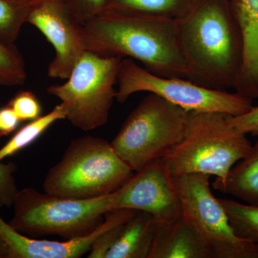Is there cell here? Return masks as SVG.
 <instances>
[{
	"label": "cell",
	"mask_w": 258,
	"mask_h": 258,
	"mask_svg": "<svg viewBox=\"0 0 258 258\" xmlns=\"http://www.w3.org/2000/svg\"><path fill=\"white\" fill-rule=\"evenodd\" d=\"M187 80L211 89L235 88L243 62V40L230 0H198L177 20Z\"/></svg>",
	"instance_id": "cell-1"
},
{
	"label": "cell",
	"mask_w": 258,
	"mask_h": 258,
	"mask_svg": "<svg viewBox=\"0 0 258 258\" xmlns=\"http://www.w3.org/2000/svg\"><path fill=\"white\" fill-rule=\"evenodd\" d=\"M86 50L135 59L157 76L187 79L177 20L103 11L83 23Z\"/></svg>",
	"instance_id": "cell-2"
},
{
	"label": "cell",
	"mask_w": 258,
	"mask_h": 258,
	"mask_svg": "<svg viewBox=\"0 0 258 258\" xmlns=\"http://www.w3.org/2000/svg\"><path fill=\"white\" fill-rule=\"evenodd\" d=\"M228 115L189 111L183 139L161 160L171 176L202 173L216 176L213 188L225 182L232 166L248 155L247 135L232 128Z\"/></svg>",
	"instance_id": "cell-3"
},
{
	"label": "cell",
	"mask_w": 258,
	"mask_h": 258,
	"mask_svg": "<svg viewBox=\"0 0 258 258\" xmlns=\"http://www.w3.org/2000/svg\"><path fill=\"white\" fill-rule=\"evenodd\" d=\"M134 174L110 142L88 136L71 142L47 173L42 188L54 196L90 200L115 192Z\"/></svg>",
	"instance_id": "cell-4"
},
{
	"label": "cell",
	"mask_w": 258,
	"mask_h": 258,
	"mask_svg": "<svg viewBox=\"0 0 258 258\" xmlns=\"http://www.w3.org/2000/svg\"><path fill=\"white\" fill-rule=\"evenodd\" d=\"M118 191L90 200H74L40 192L32 187L19 190L9 224L33 238L56 235L64 240L92 233L105 215L118 210Z\"/></svg>",
	"instance_id": "cell-5"
},
{
	"label": "cell",
	"mask_w": 258,
	"mask_h": 258,
	"mask_svg": "<svg viewBox=\"0 0 258 258\" xmlns=\"http://www.w3.org/2000/svg\"><path fill=\"white\" fill-rule=\"evenodd\" d=\"M189 111L149 93L125 119L111 142L134 171L161 159L181 142Z\"/></svg>",
	"instance_id": "cell-6"
},
{
	"label": "cell",
	"mask_w": 258,
	"mask_h": 258,
	"mask_svg": "<svg viewBox=\"0 0 258 258\" xmlns=\"http://www.w3.org/2000/svg\"><path fill=\"white\" fill-rule=\"evenodd\" d=\"M123 59L86 50L67 82L47 88L48 94L60 100L66 118L76 128L88 132L108 122Z\"/></svg>",
	"instance_id": "cell-7"
},
{
	"label": "cell",
	"mask_w": 258,
	"mask_h": 258,
	"mask_svg": "<svg viewBox=\"0 0 258 258\" xmlns=\"http://www.w3.org/2000/svg\"><path fill=\"white\" fill-rule=\"evenodd\" d=\"M139 92L154 93L187 111L217 112L235 116L252 107V101L238 93L203 87L181 78L157 76L133 59L123 58L118 71L115 100L123 103Z\"/></svg>",
	"instance_id": "cell-8"
},
{
	"label": "cell",
	"mask_w": 258,
	"mask_h": 258,
	"mask_svg": "<svg viewBox=\"0 0 258 258\" xmlns=\"http://www.w3.org/2000/svg\"><path fill=\"white\" fill-rule=\"evenodd\" d=\"M171 177L182 216L206 241L211 258H258V244L240 238L231 227L220 199L210 189V175L189 173Z\"/></svg>",
	"instance_id": "cell-9"
},
{
	"label": "cell",
	"mask_w": 258,
	"mask_h": 258,
	"mask_svg": "<svg viewBox=\"0 0 258 258\" xmlns=\"http://www.w3.org/2000/svg\"><path fill=\"white\" fill-rule=\"evenodd\" d=\"M27 23L38 29L55 49V57L47 70L49 77L69 79L86 51L82 22L63 0H48L34 4Z\"/></svg>",
	"instance_id": "cell-10"
},
{
	"label": "cell",
	"mask_w": 258,
	"mask_h": 258,
	"mask_svg": "<svg viewBox=\"0 0 258 258\" xmlns=\"http://www.w3.org/2000/svg\"><path fill=\"white\" fill-rule=\"evenodd\" d=\"M118 191V209L149 212L160 223L182 216L179 196L161 159L137 171Z\"/></svg>",
	"instance_id": "cell-11"
},
{
	"label": "cell",
	"mask_w": 258,
	"mask_h": 258,
	"mask_svg": "<svg viewBox=\"0 0 258 258\" xmlns=\"http://www.w3.org/2000/svg\"><path fill=\"white\" fill-rule=\"evenodd\" d=\"M132 209L107 212L104 221L89 235L63 241L33 238L15 230L0 216V237L8 249V258H79L87 253L93 242L108 227L128 221L137 213Z\"/></svg>",
	"instance_id": "cell-12"
},
{
	"label": "cell",
	"mask_w": 258,
	"mask_h": 258,
	"mask_svg": "<svg viewBox=\"0 0 258 258\" xmlns=\"http://www.w3.org/2000/svg\"><path fill=\"white\" fill-rule=\"evenodd\" d=\"M243 40V62L236 93L252 101L258 98V0H230Z\"/></svg>",
	"instance_id": "cell-13"
},
{
	"label": "cell",
	"mask_w": 258,
	"mask_h": 258,
	"mask_svg": "<svg viewBox=\"0 0 258 258\" xmlns=\"http://www.w3.org/2000/svg\"><path fill=\"white\" fill-rule=\"evenodd\" d=\"M155 223L149 258H211L208 244L184 217Z\"/></svg>",
	"instance_id": "cell-14"
},
{
	"label": "cell",
	"mask_w": 258,
	"mask_h": 258,
	"mask_svg": "<svg viewBox=\"0 0 258 258\" xmlns=\"http://www.w3.org/2000/svg\"><path fill=\"white\" fill-rule=\"evenodd\" d=\"M155 225L152 215L138 210L125 222L121 233L106 258H149Z\"/></svg>",
	"instance_id": "cell-15"
},
{
	"label": "cell",
	"mask_w": 258,
	"mask_h": 258,
	"mask_svg": "<svg viewBox=\"0 0 258 258\" xmlns=\"http://www.w3.org/2000/svg\"><path fill=\"white\" fill-rule=\"evenodd\" d=\"M214 189L258 207V140L248 155L232 166L225 182Z\"/></svg>",
	"instance_id": "cell-16"
},
{
	"label": "cell",
	"mask_w": 258,
	"mask_h": 258,
	"mask_svg": "<svg viewBox=\"0 0 258 258\" xmlns=\"http://www.w3.org/2000/svg\"><path fill=\"white\" fill-rule=\"evenodd\" d=\"M197 1L198 0H105L103 11L179 20L192 9Z\"/></svg>",
	"instance_id": "cell-17"
},
{
	"label": "cell",
	"mask_w": 258,
	"mask_h": 258,
	"mask_svg": "<svg viewBox=\"0 0 258 258\" xmlns=\"http://www.w3.org/2000/svg\"><path fill=\"white\" fill-rule=\"evenodd\" d=\"M66 118L63 107L57 105L46 115L38 117L24 125L11 139L0 149V162L5 158L14 155L40 137L51 125Z\"/></svg>",
	"instance_id": "cell-18"
},
{
	"label": "cell",
	"mask_w": 258,
	"mask_h": 258,
	"mask_svg": "<svg viewBox=\"0 0 258 258\" xmlns=\"http://www.w3.org/2000/svg\"><path fill=\"white\" fill-rule=\"evenodd\" d=\"M236 235L258 244V207L220 199Z\"/></svg>",
	"instance_id": "cell-19"
},
{
	"label": "cell",
	"mask_w": 258,
	"mask_h": 258,
	"mask_svg": "<svg viewBox=\"0 0 258 258\" xmlns=\"http://www.w3.org/2000/svg\"><path fill=\"white\" fill-rule=\"evenodd\" d=\"M35 4L32 0H0V39L14 44L29 13Z\"/></svg>",
	"instance_id": "cell-20"
},
{
	"label": "cell",
	"mask_w": 258,
	"mask_h": 258,
	"mask_svg": "<svg viewBox=\"0 0 258 258\" xmlns=\"http://www.w3.org/2000/svg\"><path fill=\"white\" fill-rule=\"evenodd\" d=\"M26 79L23 55L14 44L0 39V86H22Z\"/></svg>",
	"instance_id": "cell-21"
},
{
	"label": "cell",
	"mask_w": 258,
	"mask_h": 258,
	"mask_svg": "<svg viewBox=\"0 0 258 258\" xmlns=\"http://www.w3.org/2000/svg\"><path fill=\"white\" fill-rule=\"evenodd\" d=\"M8 105L13 108L20 121L35 120L41 114V105L31 91H19Z\"/></svg>",
	"instance_id": "cell-22"
},
{
	"label": "cell",
	"mask_w": 258,
	"mask_h": 258,
	"mask_svg": "<svg viewBox=\"0 0 258 258\" xmlns=\"http://www.w3.org/2000/svg\"><path fill=\"white\" fill-rule=\"evenodd\" d=\"M16 170L17 166L13 163L0 162V208L13 207L19 191L14 176Z\"/></svg>",
	"instance_id": "cell-23"
},
{
	"label": "cell",
	"mask_w": 258,
	"mask_h": 258,
	"mask_svg": "<svg viewBox=\"0 0 258 258\" xmlns=\"http://www.w3.org/2000/svg\"><path fill=\"white\" fill-rule=\"evenodd\" d=\"M125 222L111 226L102 232L93 242L87 257L106 258L110 249L121 233Z\"/></svg>",
	"instance_id": "cell-24"
},
{
	"label": "cell",
	"mask_w": 258,
	"mask_h": 258,
	"mask_svg": "<svg viewBox=\"0 0 258 258\" xmlns=\"http://www.w3.org/2000/svg\"><path fill=\"white\" fill-rule=\"evenodd\" d=\"M70 10L80 21L88 20L103 11L105 0H63Z\"/></svg>",
	"instance_id": "cell-25"
},
{
	"label": "cell",
	"mask_w": 258,
	"mask_h": 258,
	"mask_svg": "<svg viewBox=\"0 0 258 258\" xmlns=\"http://www.w3.org/2000/svg\"><path fill=\"white\" fill-rule=\"evenodd\" d=\"M231 126L237 132L244 134H250L253 137L258 136V106H252L250 110L243 114L228 115Z\"/></svg>",
	"instance_id": "cell-26"
},
{
	"label": "cell",
	"mask_w": 258,
	"mask_h": 258,
	"mask_svg": "<svg viewBox=\"0 0 258 258\" xmlns=\"http://www.w3.org/2000/svg\"><path fill=\"white\" fill-rule=\"evenodd\" d=\"M20 122L11 107L8 105L0 108V138L14 132Z\"/></svg>",
	"instance_id": "cell-27"
},
{
	"label": "cell",
	"mask_w": 258,
	"mask_h": 258,
	"mask_svg": "<svg viewBox=\"0 0 258 258\" xmlns=\"http://www.w3.org/2000/svg\"><path fill=\"white\" fill-rule=\"evenodd\" d=\"M8 249L6 244L3 239L0 237V258H8Z\"/></svg>",
	"instance_id": "cell-28"
},
{
	"label": "cell",
	"mask_w": 258,
	"mask_h": 258,
	"mask_svg": "<svg viewBox=\"0 0 258 258\" xmlns=\"http://www.w3.org/2000/svg\"><path fill=\"white\" fill-rule=\"evenodd\" d=\"M32 2H34L35 3H40V2L42 1H48V0H32Z\"/></svg>",
	"instance_id": "cell-29"
}]
</instances>
